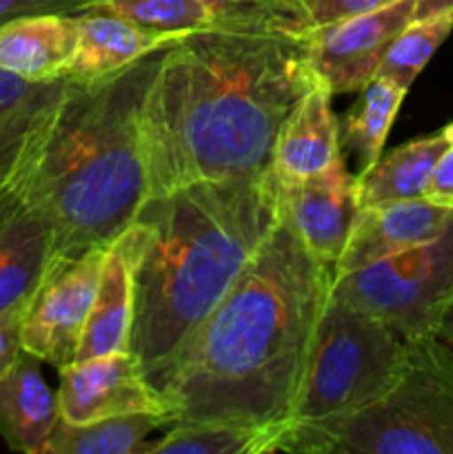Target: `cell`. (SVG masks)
<instances>
[{
  "mask_svg": "<svg viewBox=\"0 0 453 454\" xmlns=\"http://www.w3.org/2000/svg\"><path fill=\"white\" fill-rule=\"evenodd\" d=\"M333 291L407 344L433 337L453 301V217L431 242L333 275Z\"/></svg>",
  "mask_w": 453,
  "mask_h": 454,
  "instance_id": "cell-7",
  "label": "cell"
},
{
  "mask_svg": "<svg viewBox=\"0 0 453 454\" xmlns=\"http://www.w3.org/2000/svg\"><path fill=\"white\" fill-rule=\"evenodd\" d=\"M331 96L318 80L280 127L271 158L280 184H296L340 158V124L331 109Z\"/></svg>",
  "mask_w": 453,
  "mask_h": 454,
  "instance_id": "cell-15",
  "label": "cell"
},
{
  "mask_svg": "<svg viewBox=\"0 0 453 454\" xmlns=\"http://www.w3.org/2000/svg\"><path fill=\"white\" fill-rule=\"evenodd\" d=\"M453 29V13L413 20L391 40L376 78L389 80L395 87L409 91L413 80L417 78L426 62L431 60L440 44L449 38Z\"/></svg>",
  "mask_w": 453,
  "mask_h": 454,
  "instance_id": "cell-24",
  "label": "cell"
},
{
  "mask_svg": "<svg viewBox=\"0 0 453 454\" xmlns=\"http://www.w3.org/2000/svg\"><path fill=\"white\" fill-rule=\"evenodd\" d=\"M280 437L271 430L238 424H178L147 454H266L278 452Z\"/></svg>",
  "mask_w": 453,
  "mask_h": 454,
  "instance_id": "cell-23",
  "label": "cell"
},
{
  "mask_svg": "<svg viewBox=\"0 0 453 454\" xmlns=\"http://www.w3.org/2000/svg\"><path fill=\"white\" fill-rule=\"evenodd\" d=\"M203 7H207L211 13H222V12H231V9H240V7H249V4L262 3V0H198Z\"/></svg>",
  "mask_w": 453,
  "mask_h": 454,
  "instance_id": "cell-32",
  "label": "cell"
},
{
  "mask_svg": "<svg viewBox=\"0 0 453 454\" xmlns=\"http://www.w3.org/2000/svg\"><path fill=\"white\" fill-rule=\"evenodd\" d=\"M404 93V89L395 87L389 80L373 78L367 87L360 89L358 102L346 114L340 129V146L358 155L362 171L382 155L386 133L402 105Z\"/></svg>",
  "mask_w": 453,
  "mask_h": 454,
  "instance_id": "cell-22",
  "label": "cell"
},
{
  "mask_svg": "<svg viewBox=\"0 0 453 454\" xmlns=\"http://www.w3.org/2000/svg\"><path fill=\"white\" fill-rule=\"evenodd\" d=\"M78 47V13H34L0 27V69L49 82L65 78Z\"/></svg>",
  "mask_w": 453,
  "mask_h": 454,
  "instance_id": "cell-17",
  "label": "cell"
},
{
  "mask_svg": "<svg viewBox=\"0 0 453 454\" xmlns=\"http://www.w3.org/2000/svg\"><path fill=\"white\" fill-rule=\"evenodd\" d=\"M38 364L40 359L22 350L0 380V437L13 452L44 454L60 421L58 393L49 388Z\"/></svg>",
  "mask_w": 453,
  "mask_h": 454,
  "instance_id": "cell-18",
  "label": "cell"
},
{
  "mask_svg": "<svg viewBox=\"0 0 453 454\" xmlns=\"http://www.w3.org/2000/svg\"><path fill=\"white\" fill-rule=\"evenodd\" d=\"M331 454H453V364L435 337L409 341L395 384L338 430Z\"/></svg>",
  "mask_w": 453,
  "mask_h": 454,
  "instance_id": "cell-6",
  "label": "cell"
},
{
  "mask_svg": "<svg viewBox=\"0 0 453 454\" xmlns=\"http://www.w3.org/2000/svg\"><path fill=\"white\" fill-rule=\"evenodd\" d=\"M416 0L309 29V62L331 93L360 91L378 74L391 40L413 22Z\"/></svg>",
  "mask_w": 453,
  "mask_h": 454,
  "instance_id": "cell-9",
  "label": "cell"
},
{
  "mask_svg": "<svg viewBox=\"0 0 453 454\" xmlns=\"http://www.w3.org/2000/svg\"><path fill=\"white\" fill-rule=\"evenodd\" d=\"M400 0H300L305 16L311 27H322L329 22L345 20V18L362 16V13L378 12L391 7Z\"/></svg>",
  "mask_w": 453,
  "mask_h": 454,
  "instance_id": "cell-26",
  "label": "cell"
},
{
  "mask_svg": "<svg viewBox=\"0 0 453 454\" xmlns=\"http://www.w3.org/2000/svg\"><path fill=\"white\" fill-rule=\"evenodd\" d=\"M65 89L67 78L31 82L0 69V193L38 160Z\"/></svg>",
  "mask_w": 453,
  "mask_h": 454,
  "instance_id": "cell-13",
  "label": "cell"
},
{
  "mask_svg": "<svg viewBox=\"0 0 453 454\" xmlns=\"http://www.w3.org/2000/svg\"><path fill=\"white\" fill-rule=\"evenodd\" d=\"M282 211L306 248L324 264L336 266L358 220V176H351L342 155L327 168L296 182L280 184Z\"/></svg>",
  "mask_w": 453,
  "mask_h": 454,
  "instance_id": "cell-11",
  "label": "cell"
},
{
  "mask_svg": "<svg viewBox=\"0 0 453 454\" xmlns=\"http://www.w3.org/2000/svg\"><path fill=\"white\" fill-rule=\"evenodd\" d=\"M169 426L155 412L111 417V419L69 424L60 419L49 437L44 454H145V439Z\"/></svg>",
  "mask_w": 453,
  "mask_h": 454,
  "instance_id": "cell-21",
  "label": "cell"
},
{
  "mask_svg": "<svg viewBox=\"0 0 453 454\" xmlns=\"http://www.w3.org/2000/svg\"><path fill=\"white\" fill-rule=\"evenodd\" d=\"M453 208L438 207L426 198L364 207L351 229L333 275L351 273L362 266L398 255L431 242L449 226Z\"/></svg>",
  "mask_w": 453,
  "mask_h": 454,
  "instance_id": "cell-14",
  "label": "cell"
},
{
  "mask_svg": "<svg viewBox=\"0 0 453 454\" xmlns=\"http://www.w3.org/2000/svg\"><path fill=\"white\" fill-rule=\"evenodd\" d=\"M22 310H25V306H16V309L0 315V380L7 375L9 368L16 364V359L22 353Z\"/></svg>",
  "mask_w": 453,
  "mask_h": 454,
  "instance_id": "cell-28",
  "label": "cell"
},
{
  "mask_svg": "<svg viewBox=\"0 0 453 454\" xmlns=\"http://www.w3.org/2000/svg\"><path fill=\"white\" fill-rule=\"evenodd\" d=\"M449 146L447 136L440 131L380 155L358 176L360 207L425 198L435 162Z\"/></svg>",
  "mask_w": 453,
  "mask_h": 454,
  "instance_id": "cell-20",
  "label": "cell"
},
{
  "mask_svg": "<svg viewBox=\"0 0 453 454\" xmlns=\"http://www.w3.org/2000/svg\"><path fill=\"white\" fill-rule=\"evenodd\" d=\"M425 198L438 207L453 208V145L435 162Z\"/></svg>",
  "mask_w": 453,
  "mask_h": 454,
  "instance_id": "cell-29",
  "label": "cell"
},
{
  "mask_svg": "<svg viewBox=\"0 0 453 454\" xmlns=\"http://www.w3.org/2000/svg\"><path fill=\"white\" fill-rule=\"evenodd\" d=\"M89 9H105L164 35H182L213 18L198 0H89Z\"/></svg>",
  "mask_w": 453,
  "mask_h": 454,
  "instance_id": "cell-25",
  "label": "cell"
},
{
  "mask_svg": "<svg viewBox=\"0 0 453 454\" xmlns=\"http://www.w3.org/2000/svg\"><path fill=\"white\" fill-rule=\"evenodd\" d=\"M442 133H444V136H447L449 145H453V122H451V124H447V127L442 129Z\"/></svg>",
  "mask_w": 453,
  "mask_h": 454,
  "instance_id": "cell-33",
  "label": "cell"
},
{
  "mask_svg": "<svg viewBox=\"0 0 453 454\" xmlns=\"http://www.w3.org/2000/svg\"><path fill=\"white\" fill-rule=\"evenodd\" d=\"M444 13H453V0H416L413 20H426Z\"/></svg>",
  "mask_w": 453,
  "mask_h": 454,
  "instance_id": "cell-30",
  "label": "cell"
},
{
  "mask_svg": "<svg viewBox=\"0 0 453 454\" xmlns=\"http://www.w3.org/2000/svg\"><path fill=\"white\" fill-rule=\"evenodd\" d=\"M280 220L274 168L145 200L123 233L133 270L129 353L158 393L200 324Z\"/></svg>",
  "mask_w": 453,
  "mask_h": 454,
  "instance_id": "cell-3",
  "label": "cell"
},
{
  "mask_svg": "<svg viewBox=\"0 0 453 454\" xmlns=\"http://www.w3.org/2000/svg\"><path fill=\"white\" fill-rule=\"evenodd\" d=\"M107 248L56 257L22 310V350L53 368L76 362Z\"/></svg>",
  "mask_w": 453,
  "mask_h": 454,
  "instance_id": "cell-8",
  "label": "cell"
},
{
  "mask_svg": "<svg viewBox=\"0 0 453 454\" xmlns=\"http://www.w3.org/2000/svg\"><path fill=\"white\" fill-rule=\"evenodd\" d=\"M433 337L438 340V344L442 346L444 353L449 355V359H451L453 364V301L449 304V309L444 310L442 319H440L438 328H435Z\"/></svg>",
  "mask_w": 453,
  "mask_h": 454,
  "instance_id": "cell-31",
  "label": "cell"
},
{
  "mask_svg": "<svg viewBox=\"0 0 453 454\" xmlns=\"http://www.w3.org/2000/svg\"><path fill=\"white\" fill-rule=\"evenodd\" d=\"M58 372L60 419L69 424H89L140 412L167 417L163 395L149 384L138 359L129 350L74 362Z\"/></svg>",
  "mask_w": 453,
  "mask_h": 454,
  "instance_id": "cell-10",
  "label": "cell"
},
{
  "mask_svg": "<svg viewBox=\"0 0 453 454\" xmlns=\"http://www.w3.org/2000/svg\"><path fill=\"white\" fill-rule=\"evenodd\" d=\"M331 288L333 266L302 244L282 211L169 371L160 388L169 426H251L282 443Z\"/></svg>",
  "mask_w": 453,
  "mask_h": 454,
  "instance_id": "cell-2",
  "label": "cell"
},
{
  "mask_svg": "<svg viewBox=\"0 0 453 454\" xmlns=\"http://www.w3.org/2000/svg\"><path fill=\"white\" fill-rule=\"evenodd\" d=\"M133 317L131 255L120 235L105 253L96 297L80 337L76 362L107 357L129 350Z\"/></svg>",
  "mask_w": 453,
  "mask_h": 454,
  "instance_id": "cell-19",
  "label": "cell"
},
{
  "mask_svg": "<svg viewBox=\"0 0 453 454\" xmlns=\"http://www.w3.org/2000/svg\"><path fill=\"white\" fill-rule=\"evenodd\" d=\"M89 0H0V27L4 22L34 13H83Z\"/></svg>",
  "mask_w": 453,
  "mask_h": 454,
  "instance_id": "cell-27",
  "label": "cell"
},
{
  "mask_svg": "<svg viewBox=\"0 0 453 454\" xmlns=\"http://www.w3.org/2000/svg\"><path fill=\"white\" fill-rule=\"evenodd\" d=\"M178 38L142 29L105 9H87L78 13V47L65 78L80 84L98 82L149 53L171 47Z\"/></svg>",
  "mask_w": 453,
  "mask_h": 454,
  "instance_id": "cell-16",
  "label": "cell"
},
{
  "mask_svg": "<svg viewBox=\"0 0 453 454\" xmlns=\"http://www.w3.org/2000/svg\"><path fill=\"white\" fill-rule=\"evenodd\" d=\"M300 0L213 13L164 51L140 111L147 200L266 173L280 127L318 82Z\"/></svg>",
  "mask_w": 453,
  "mask_h": 454,
  "instance_id": "cell-1",
  "label": "cell"
},
{
  "mask_svg": "<svg viewBox=\"0 0 453 454\" xmlns=\"http://www.w3.org/2000/svg\"><path fill=\"white\" fill-rule=\"evenodd\" d=\"M167 49L98 82L67 80L29 176L53 229L56 257L109 248L136 222L147 200L140 111Z\"/></svg>",
  "mask_w": 453,
  "mask_h": 454,
  "instance_id": "cell-4",
  "label": "cell"
},
{
  "mask_svg": "<svg viewBox=\"0 0 453 454\" xmlns=\"http://www.w3.org/2000/svg\"><path fill=\"white\" fill-rule=\"evenodd\" d=\"M407 341L331 288L280 452L331 454L338 430L400 377Z\"/></svg>",
  "mask_w": 453,
  "mask_h": 454,
  "instance_id": "cell-5",
  "label": "cell"
},
{
  "mask_svg": "<svg viewBox=\"0 0 453 454\" xmlns=\"http://www.w3.org/2000/svg\"><path fill=\"white\" fill-rule=\"evenodd\" d=\"M31 168L0 193V315L25 306L56 260L53 229L29 189Z\"/></svg>",
  "mask_w": 453,
  "mask_h": 454,
  "instance_id": "cell-12",
  "label": "cell"
}]
</instances>
